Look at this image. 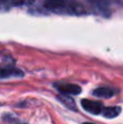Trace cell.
<instances>
[{"label": "cell", "instance_id": "7", "mask_svg": "<svg viewBox=\"0 0 123 124\" xmlns=\"http://www.w3.org/2000/svg\"><path fill=\"white\" fill-rule=\"evenodd\" d=\"M35 2V0H12V3L14 6H31Z\"/></svg>", "mask_w": 123, "mask_h": 124}, {"label": "cell", "instance_id": "3", "mask_svg": "<svg viewBox=\"0 0 123 124\" xmlns=\"http://www.w3.org/2000/svg\"><path fill=\"white\" fill-rule=\"evenodd\" d=\"M23 72L19 69L14 68H0V78H9V77H22Z\"/></svg>", "mask_w": 123, "mask_h": 124}, {"label": "cell", "instance_id": "6", "mask_svg": "<svg viewBox=\"0 0 123 124\" xmlns=\"http://www.w3.org/2000/svg\"><path fill=\"white\" fill-rule=\"evenodd\" d=\"M58 99L64 106H67L68 108H70V109H72V110H76L75 103H74V100L72 98H70V97H68V96H64V95H61V96L58 97Z\"/></svg>", "mask_w": 123, "mask_h": 124}, {"label": "cell", "instance_id": "4", "mask_svg": "<svg viewBox=\"0 0 123 124\" xmlns=\"http://www.w3.org/2000/svg\"><path fill=\"white\" fill-rule=\"evenodd\" d=\"M115 93L117 92L115 89L109 87H99L94 90V95L96 97H99V98H110V97L115 96Z\"/></svg>", "mask_w": 123, "mask_h": 124}, {"label": "cell", "instance_id": "1", "mask_svg": "<svg viewBox=\"0 0 123 124\" xmlns=\"http://www.w3.org/2000/svg\"><path fill=\"white\" fill-rule=\"evenodd\" d=\"M82 107L85 111L89 112L92 114H99L102 112V105L98 101L88 100V99H83L82 100Z\"/></svg>", "mask_w": 123, "mask_h": 124}, {"label": "cell", "instance_id": "5", "mask_svg": "<svg viewBox=\"0 0 123 124\" xmlns=\"http://www.w3.org/2000/svg\"><path fill=\"white\" fill-rule=\"evenodd\" d=\"M121 112V108L118 107V106H115V107H107L102 110V114L104 116L108 119H112V118H115L118 116Z\"/></svg>", "mask_w": 123, "mask_h": 124}, {"label": "cell", "instance_id": "8", "mask_svg": "<svg viewBox=\"0 0 123 124\" xmlns=\"http://www.w3.org/2000/svg\"><path fill=\"white\" fill-rule=\"evenodd\" d=\"M83 124H94V123H87V122H86V123H83Z\"/></svg>", "mask_w": 123, "mask_h": 124}, {"label": "cell", "instance_id": "2", "mask_svg": "<svg viewBox=\"0 0 123 124\" xmlns=\"http://www.w3.org/2000/svg\"><path fill=\"white\" fill-rule=\"evenodd\" d=\"M56 87L60 93L65 95H77L82 90L80 86L74 84H61V85H56Z\"/></svg>", "mask_w": 123, "mask_h": 124}]
</instances>
